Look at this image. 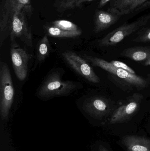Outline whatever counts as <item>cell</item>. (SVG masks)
<instances>
[{"label":"cell","instance_id":"cell-1","mask_svg":"<svg viewBox=\"0 0 150 151\" xmlns=\"http://www.w3.org/2000/svg\"><path fill=\"white\" fill-rule=\"evenodd\" d=\"M61 72L53 71L48 73L37 90L38 96L42 99L55 97L68 96L81 88L77 82L63 81Z\"/></svg>","mask_w":150,"mask_h":151},{"label":"cell","instance_id":"cell-2","mask_svg":"<svg viewBox=\"0 0 150 151\" xmlns=\"http://www.w3.org/2000/svg\"><path fill=\"white\" fill-rule=\"evenodd\" d=\"M30 0H2L0 5V47L10 35L14 16L19 12L26 11L32 14Z\"/></svg>","mask_w":150,"mask_h":151},{"label":"cell","instance_id":"cell-3","mask_svg":"<svg viewBox=\"0 0 150 151\" xmlns=\"http://www.w3.org/2000/svg\"><path fill=\"white\" fill-rule=\"evenodd\" d=\"M15 96L11 73L8 65L0 62V114L3 120L8 119Z\"/></svg>","mask_w":150,"mask_h":151},{"label":"cell","instance_id":"cell-4","mask_svg":"<svg viewBox=\"0 0 150 151\" xmlns=\"http://www.w3.org/2000/svg\"><path fill=\"white\" fill-rule=\"evenodd\" d=\"M143 98L141 94L137 93L128 98L112 113L105 123L114 126L129 122L139 111Z\"/></svg>","mask_w":150,"mask_h":151},{"label":"cell","instance_id":"cell-5","mask_svg":"<svg viewBox=\"0 0 150 151\" xmlns=\"http://www.w3.org/2000/svg\"><path fill=\"white\" fill-rule=\"evenodd\" d=\"M149 20L150 13L141 17L134 22L124 24L100 40L99 45L100 47H107L116 45L126 37L146 25Z\"/></svg>","mask_w":150,"mask_h":151},{"label":"cell","instance_id":"cell-6","mask_svg":"<svg viewBox=\"0 0 150 151\" xmlns=\"http://www.w3.org/2000/svg\"><path fill=\"white\" fill-rule=\"evenodd\" d=\"M83 58L93 66L100 67L135 87L144 88L148 86V81L144 78L136 74H131L120 68H117L104 59L87 55H84Z\"/></svg>","mask_w":150,"mask_h":151},{"label":"cell","instance_id":"cell-7","mask_svg":"<svg viewBox=\"0 0 150 151\" xmlns=\"http://www.w3.org/2000/svg\"><path fill=\"white\" fill-rule=\"evenodd\" d=\"M29 15L30 14L27 12L22 10L14 16L10 34L11 48H17L19 47L16 42V38H19L26 46L32 47L31 28L28 25L26 18V15Z\"/></svg>","mask_w":150,"mask_h":151},{"label":"cell","instance_id":"cell-8","mask_svg":"<svg viewBox=\"0 0 150 151\" xmlns=\"http://www.w3.org/2000/svg\"><path fill=\"white\" fill-rule=\"evenodd\" d=\"M63 56L67 63L79 75L93 83H98L100 79L88 62L73 51H66Z\"/></svg>","mask_w":150,"mask_h":151},{"label":"cell","instance_id":"cell-9","mask_svg":"<svg viewBox=\"0 0 150 151\" xmlns=\"http://www.w3.org/2000/svg\"><path fill=\"white\" fill-rule=\"evenodd\" d=\"M82 107L88 115L100 121L105 120L112 111L109 101L106 98L100 96L87 99L84 102Z\"/></svg>","mask_w":150,"mask_h":151},{"label":"cell","instance_id":"cell-10","mask_svg":"<svg viewBox=\"0 0 150 151\" xmlns=\"http://www.w3.org/2000/svg\"><path fill=\"white\" fill-rule=\"evenodd\" d=\"M10 56L14 72L18 79L24 81L28 73V63L33 58L25 49L11 48Z\"/></svg>","mask_w":150,"mask_h":151},{"label":"cell","instance_id":"cell-11","mask_svg":"<svg viewBox=\"0 0 150 151\" xmlns=\"http://www.w3.org/2000/svg\"><path fill=\"white\" fill-rule=\"evenodd\" d=\"M150 5V0H114L108 12L120 16L138 11Z\"/></svg>","mask_w":150,"mask_h":151},{"label":"cell","instance_id":"cell-12","mask_svg":"<svg viewBox=\"0 0 150 151\" xmlns=\"http://www.w3.org/2000/svg\"><path fill=\"white\" fill-rule=\"evenodd\" d=\"M118 144L126 151H150V138L136 134L120 137Z\"/></svg>","mask_w":150,"mask_h":151},{"label":"cell","instance_id":"cell-13","mask_svg":"<svg viewBox=\"0 0 150 151\" xmlns=\"http://www.w3.org/2000/svg\"><path fill=\"white\" fill-rule=\"evenodd\" d=\"M119 17L108 12L98 11L95 14L94 32L99 33L106 30L116 23Z\"/></svg>","mask_w":150,"mask_h":151},{"label":"cell","instance_id":"cell-14","mask_svg":"<svg viewBox=\"0 0 150 151\" xmlns=\"http://www.w3.org/2000/svg\"><path fill=\"white\" fill-rule=\"evenodd\" d=\"M124 57L136 62L145 61L150 58V47H135L124 50L121 54Z\"/></svg>","mask_w":150,"mask_h":151},{"label":"cell","instance_id":"cell-15","mask_svg":"<svg viewBox=\"0 0 150 151\" xmlns=\"http://www.w3.org/2000/svg\"><path fill=\"white\" fill-rule=\"evenodd\" d=\"M53 50L47 35H45L37 43L36 60L33 69V70L36 69L38 65L42 63L45 60Z\"/></svg>","mask_w":150,"mask_h":151},{"label":"cell","instance_id":"cell-16","mask_svg":"<svg viewBox=\"0 0 150 151\" xmlns=\"http://www.w3.org/2000/svg\"><path fill=\"white\" fill-rule=\"evenodd\" d=\"M47 32L50 36L56 38H75L82 34V30L76 32H70L53 26L46 27Z\"/></svg>","mask_w":150,"mask_h":151},{"label":"cell","instance_id":"cell-17","mask_svg":"<svg viewBox=\"0 0 150 151\" xmlns=\"http://www.w3.org/2000/svg\"><path fill=\"white\" fill-rule=\"evenodd\" d=\"M92 1L94 0H60L55 4L58 10L63 12L81 7L83 3Z\"/></svg>","mask_w":150,"mask_h":151},{"label":"cell","instance_id":"cell-18","mask_svg":"<svg viewBox=\"0 0 150 151\" xmlns=\"http://www.w3.org/2000/svg\"><path fill=\"white\" fill-rule=\"evenodd\" d=\"M53 26L70 32H76L81 30L75 24L68 20L60 19L55 20L52 23Z\"/></svg>","mask_w":150,"mask_h":151},{"label":"cell","instance_id":"cell-19","mask_svg":"<svg viewBox=\"0 0 150 151\" xmlns=\"http://www.w3.org/2000/svg\"><path fill=\"white\" fill-rule=\"evenodd\" d=\"M133 41L138 42H150V26L141 31L140 34Z\"/></svg>","mask_w":150,"mask_h":151},{"label":"cell","instance_id":"cell-20","mask_svg":"<svg viewBox=\"0 0 150 151\" xmlns=\"http://www.w3.org/2000/svg\"><path fill=\"white\" fill-rule=\"evenodd\" d=\"M110 63L113 66L117 68H120L131 74H136L135 71L133 69L130 68L128 65L122 62L119 61H112V62H110Z\"/></svg>","mask_w":150,"mask_h":151},{"label":"cell","instance_id":"cell-21","mask_svg":"<svg viewBox=\"0 0 150 151\" xmlns=\"http://www.w3.org/2000/svg\"><path fill=\"white\" fill-rule=\"evenodd\" d=\"M93 151H113L111 145L108 143L100 141L97 143Z\"/></svg>","mask_w":150,"mask_h":151},{"label":"cell","instance_id":"cell-22","mask_svg":"<svg viewBox=\"0 0 150 151\" xmlns=\"http://www.w3.org/2000/svg\"><path fill=\"white\" fill-rule=\"evenodd\" d=\"M110 1H111V0H101L100 2L99 7V8H102L103 6L107 4V3Z\"/></svg>","mask_w":150,"mask_h":151},{"label":"cell","instance_id":"cell-23","mask_svg":"<svg viewBox=\"0 0 150 151\" xmlns=\"http://www.w3.org/2000/svg\"><path fill=\"white\" fill-rule=\"evenodd\" d=\"M144 65H146V66H149V65L150 66V58L148 60L145 61V62H144Z\"/></svg>","mask_w":150,"mask_h":151},{"label":"cell","instance_id":"cell-24","mask_svg":"<svg viewBox=\"0 0 150 151\" xmlns=\"http://www.w3.org/2000/svg\"><path fill=\"white\" fill-rule=\"evenodd\" d=\"M149 134L150 135V129L149 132Z\"/></svg>","mask_w":150,"mask_h":151}]
</instances>
